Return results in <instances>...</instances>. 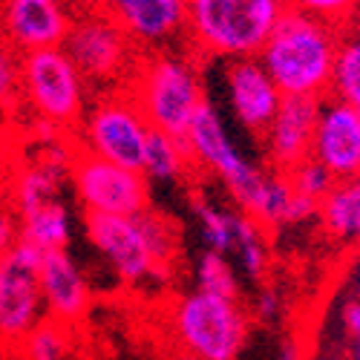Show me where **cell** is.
I'll list each match as a JSON object with an SVG mask.
<instances>
[{
  "label": "cell",
  "mask_w": 360,
  "mask_h": 360,
  "mask_svg": "<svg viewBox=\"0 0 360 360\" xmlns=\"http://www.w3.org/2000/svg\"><path fill=\"white\" fill-rule=\"evenodd\" d=\"M340 29L306 12L285 9L268 35L257 61L271 75L283 96L326 98L332 93V72Z\"/></svg>",
  "instance_id": "6da1fadb"
},
{
  "label": "cell",
  "mask_w": 360,
  "mask_h": 360,
  "mask_svg": "<svg viewBox=\"0 0 360 360\" xmlns=\"http://www.w3.org/2000/svg\"><path fill=\"white\" fill-rule=\"evenodd\" d=\"M86 236L122 283H144L167 274L179 251L176 225L144 207L133 217L86 214Z\"/></svg>",
  "instance_id": "7a4b0ae2"
},
{
  "label": "cell",
  "mask_w": 360,
  "mask_h": 360,
  "mask_svg": "<svg viewBox=\"0 0 360 360\" xmlns=\"http://www.w3.org/2000/svg\"><path fill=\"white\" fill-rule=\"evenodd\" d=\"M285 9V0H188L185 29L214 58H257Z\"/></svg>",
  "instance_id": "3957f363"
},
{
  "label": "cell",
  "mask_w": 360,
  "mask_h": 360,
  "mask_svg": "<svg viewBox=\"0 0 360 360\" xmlns=\"http://www.w3.org/2000/svg\"><path fill=\"white\" fill-rule=\"evenodd\" d=\"M130 72L127 93L139 104L147 124L170 136H182L193 112L205 104L196 67L182 55L156 52Z\"/></svg>",
  "instance_id": "277c9868"
},
{
  "label": "cell",
  "mask_w": 360,
  "mask_h": 360,
  "mask_svg": "<svg viewBox=\"0 0 360 360\" xmlns=\"http://www.w3.org/2000/svg\"><path fill=\"white\" fill-rule=\"evenodd\" d=\"M170 328L179 349L199 360H236L251 320L239 300L191 291L173 303Z\"/></svg>",
  "instance_id": "5b68a950"
},
{
  "label": "cell",
  "mask_w": 360,
  "mask_h": 360,
  "mask_svg": "<svg viewBox=\"0 0 360 360\" xmlns=\"http://www.w3.org/2000/svg\"><path fill=\"white\" fill-rule=\"evenodd\" d=\"M20 98L38 122L58 130L78 127L86 101V81L61 46L20 55Z\"/></svg>",
  "instance_id": "8992f818"
},
{
  "label": "cell",
  "mask_w": 360,
  "mask_h": 360,
  "mask_svg": "<svg viewBox=\"0 0 360 360\" xmlns=\"http://www.w3.org/2000/svg\"><path fill=\"white\" fill-rule=\"evenodd\" d=\"M182 141L188 150L191 167H202L207 173H214L217 179H222L231 199L236 202L239 211H243L245 202L251 199V193L259 185L262 170L254 167L239 153V147L233 144V139L228 136V130L222 124V115L207 101L193 112L191 124L182 133Z\"/></svg>",
  "instance_id": "52a82bcc"
},
{
  "label": "cell",
  "mask_w": 360,
  "mask_h": 360,
  "mask_svg": "<svg viewBox=\"0 0 360 360\" xmlns=\"http://www.w3.org/2000/svg\"><path fill=\"white\" fill-rule=\"evenodd\" d=\"M147 133L150 124L130 93H112L101 98L78 122L81 150L130 170H141Z\"/></svg>",
  "instance_id": "ba28073f"
},
{
  "label": "cell",
  "mask_w": 360,
  "mask_h": 360,
  "mask_svg": "<svg viewBox=\"0 0 360 360\" xmlns=\"http://www.w3.org/2000/svg\"><path fill=\"white\" fill-rule=\"evenodd\" d=\"M70 182L86 214L133 217L150 205V182L141 170H130L75 150L70 159Z\"/></svg>",
  "instance_id": "9c48e42d"
},
{
  "label": "cell",
  "mask_w": 360,
  "mask_h": 360,
  "mask_svg": "<svg viewBox=\"0 0 360 360\" xmlns=\"http://www.w3.org/2000/svg\"><path fill=\"white\" fill-rule=\"evenodd\" d=\"M61 49L86 84H112L133 70V41L107 12L72 18Z\"/></svg>",
  "instance_id": "30bf717a"
},
{
  "label": "cell",
  "mask_w": 360,
  "mask_h": 360,
  "mask_svg": "<svg viewBox=\"0 0 360 360\" xmlns=\"http://www.w3.org/2000/svg\"><path fill=\"white\" fill-rule=\"evenodd\" d=\"M41 259L44 251L23 239L0 257V340L20 343L46 317L38 285Z\"/></svg>",
  "instance_id": "8fae6325"
},
{
  "label": "cell",
  "mask_w": 360,
  "mask_h": 360,
  "mask_svg": "<svg viewBox=\"0 0 360 360\" xmlns=\"http://www.w3.org/2000/svg\"><path fill=\"white\" fill-rule=\"evenodd\" d=\"M338 182H349L360 173V110L338 96L320 98L311 153Z\"/></svg>",
  "instance_id": "7c38bea8"
},
{
  "label": "cell",
  "mask_w": 360,
  "mask_h": 360,
  "mask_svg": "<svg viewBox=\"0 0 360 360\" xmlns=\"http://www.w3.org/2000/svg\"><path fill=\"white\" fill-rule=\"evenodd\" d=\"M225 93L231 112L248 133L262 136L283 101V93L257 58H233L225 67Z\"/></svg>",
  "instance_id": "4fadbf2b"
},
{
  "label": "cell",
  "mask_w": 360,
  "mask_h": 360,
  "mask_svg": "<svg viewBox=\"0 0 360 360\" xmlns=\"http://www.w3.org/2000/svg\"><path fill=\"white\" fill-rule=\"evenodd\" d=\"M6 29V46L18 55L55 49L70 32V12L61 0H6L0 4Z\"/></svg>",
  "instance_id": "5bb4252c"
},
{
  "label": "cell",
  "mask_w": 360,
  "mask_h": 360,
  "mask_svg": "<svg viewBox=\"0 0 360 360\" xmlns=\"http://www.w3.org/2000/svg\"><path fill=\"white\" fill-rule=\"evenodd\" d=\"M317 98H297V96H283L271 124L265 127V153L268 165L274 170L288 173L300 162H306L311 153V136L317 124Z\"/></svg>",
  "instance_id": "9a60e30c"
},
{
  "label": "cell",
  "mask_w": 360,
  "mask_h": 360,
  "mask_svg": "<svg viewBox=\"0 0 360 360\" xmlns=\"http://www.w3.org/2000/svg\"><path fill=\"white\" fill-rule=\"evenodd\" d=\"M133 46L162 49L179 32H185L188 0H107L104 9Z\"/></svg>",
  "instance_id": "2e32d148"
},
{
  "label": "cell",
  "mask_w": 360,
  "mask_h": 360,
  "mask_svg": "<svg viewBox=\"0 0 360 360\" xmlns=\"http://www.w3.org/2000/svg\"><path fill=\"white\" fill-rule=\"evenodd\" d=\"M38 285L46 317L64 326H75L89 311V300H93L89 283L75 265V259L67 254V248L44 254L38 268Z\"/></svg>",
  "instance_id": "e0dca14e"
},
{
  "label": "cell",
  "mask_w": 360,
  "mask_h": 360,
  "mask_svg": "<svg viewBox=\"0 0 360 360\" xmlns=\"http://www.w3.org/2000/svg\"><path fill=\"white\" fill-rule=\"evenodd\" d=\"M70 159H67V150L61 147V141H52V150H46L44 156L20 167L15 173V182L9 191V211L15 217H20L44 202L58 199L64 176H70Z\"/></svg>",
  "instance_id": "ac0fdd59"
},
{
  "label": "cell",
  "mask_w": 360,
  "mask_h": 360,
  "mask_svg": "<svg viewBox=\"0 0 360 360\" xmlns=\"http://www.w3.org/2000/svg\"><path fill=\"white\" fill-rule=\"evenodd\" d=\"M18 231H20L23 243L41 248L44 254L46 251H64L70 236H72L70 207L61 199L44 202V205L18 217Z\"/></svg>",
  "instance_id": "d6986e66"
},
{
  "label": "cell",
  "mask_w": 360,
  "mask_h": 360,
  "mask_svg": "<svg viewBox=\"0 0 360 360\" xmlns=\"http://www.w3.org/2000/svg\"><path fill=\"white\" fill-rule=\"evenodd\" d=\"M191 170V159L182 136H170L162 130L150 127L147 141H144V156H141V173L156 182H176Z\"/></svg>",
  "instance_id": "ffe728a7"
},
{
  "label": "cell",
  "mask_w": 360,
  "mask_h": 360,
  "mask_svg": "<svg viewBox=\"0 0 360 360\" xmlns=\"http://www.w3.org/2000/svg\"><path fill=\"white\" fill-rule=\"evenodd\" d=\"M323 228L340 243H360V199L352 182H335L314 211Z\"/></svg>",
  "instance_id": "44dd1931"
},
{
  "label": "cell",
  "mask_w": 360,
  "mask_h": 360,
  "mask_svg": "<svg viewBox=\"0 0 360 360\" xmlns=\"http://www.w3.org/2000/svg\"><path fill=\"white\" fill-rule=\"evenodd\" d=\"M231 254H236L239 268L245 271V277L262 280L265 271H268V262H271V251H268V243H265V228H259L245 214H236Z\"/></svg>",
  "instance_id": "7402d4cb"
},
{
  "label": "cell",
  "mask_w": 360,
  "mask_h": 360,
  "mask_svg": "<svg viewBox=\"0 0 360 360\" xmlns=\"http://www.w3.org/2000/svg\"><path fill=\"white\" fill-rule=\"evenodd\" d=\"M332 96L360 110V29H352L346 35L340 32L332 72Z\"/></svg>",
  "instance_id": "603a6c76"
},
{
  "label": "cell",
  "mask_w": 360,
  "mask_h": 360,
  "mask_svg": "<svg viewBox=\"0 0 360 360\" xmlns=\"http://www.w3.org/2000/svg\"><path fill=\"white\" fill-rule=\"evenodd\" d=\"M18 346L23 360H67L72 349V326L44 317Z\"/></svg>",
  "instance_id": "cb8c5ba5"
},
{
  "label": "cell",
  "mask_w": 360,
  "mask_h": 360,
  "mask_svg": "<svg viewBox=\"0 0 360 360\" xmlns=\"http://www.w3.org/2000/svg\"><path fill=\"white\" fill-rule=\"evenodd\" d=\"M196 291L214 294V297H228L239 300V280H236V268L225 254L207 251L199 257L196 265Z\"/></svg>",
  "instance_id": "d4e9b609"
},
{
  "label": "cell",
  "mask_w": 360,
  "mask_h": 360,
  "mask_svg": "<svg viewBox=\"0 0 360 360\" xmlns=\"http://www.w3.org/2000/svg\"><path fill=\"white\" fill-rule=\"evenodd\" d=\"M193 211H196L202 236L207 243V251H217V254L228 257L231 248H233V219H236V214L222 211V207H217L214 202H207L205 196L193 199Z\"/></svg>",
  "instance_id": "484cf974"
},
{
  "label": "cell",
  "mask_w": 360,
  "mask_h": 360,
  "mask_svg": "<svg viewBox=\"0 0 360 360\" xmlns=\"http://www.w3.org/2000/svg\"><path fill=\"white\" fill-rule=\"evenodd\" d=\"M288 182H291V188H294V193H300L303 199H311L314 205L335 188V182L338 179L328 173L320 162H314L311 156L306 159V162H300L297 167H291L288 170Z\"/></svg>",
  "instance_id": "4316f807"
},
{
  "label": "cell",
  "mask_w": 360,
  "mask_h": 360,
  "mask_svg": "<svg viewBox=\"0 0 360 360\" xmlns=\"http://www.w3.org/2000/svg\"><path fill=\"white\" fill-rule=\"evenodd\" d=\"M288 9L306 12L311 18H320L332 26H343L346 20H352L360 9V0H285Z\"/></svg>",
  "instance_id": "83f0119b"
},
{
  "label": "cell",
  "mask_w": 360,
  "mask_h": 360,
  "mask_svg": "<svg viewBox=\"0 0 360 360\" xmlns=\"http://www.w3.org/2000/svg\"><path fill=\"white\" fill-rule=\"evenodd\" d=\"M20 98V55L9 46H0V110L15 107Z\"/></svg>",
  "instance_id": "f1b7e54d"
},
{
  "label": "cell",
  "mask_w": 360,
  "mask_h": 360,
  "mask_svg": "<svg viewBox=\"0 0 360 360\" xmlns=\"http://www.w3.org/2000/svg\"><path fill=\"white\" fill-rule=\"evenodd\" d=\"M18 239H20L18 217L9 211V207H0V257H4L6 251H12Z\"/></svg>",
  "instance_id": "f546056e"
},
{
  "label": "cell",
  "mask_w": 360,
  "mask_h": 360,
  "mask_svg": "<svg viewBox=\"0 0 360 360\" xmlns=\"http://www.w3.org/2000/svg\"><path fill=\"white\" fill-rule=\"evenodd\" d=\"M257 317L262 323H274L280 317V294L274 288H265L259 297H257Z\"/></svg>",
  "instance_id": "4dcf8cb0"
},
{
  "label": "cell",
  "mask_w": 360,
  "mask_h": 360,
  "mask_svg": "<svg viewBox=\"0 0 360 360\" xmlns=\"http://www.w3.org/2000/svg\"><path fill=\"white\" fill-rule=\"evenodd\" d=\"M277 360H303V349H300V343H297L294 338H288V340L280 346Z\"/></svg>",
  "instance_id": "1f68e13d"
},
{
  "label": "cell",
  "mask_w": 360,
  "mask_h": 360,
  "mask_svg": "<svg viewBox=\"0 0 360 360\" xmlns=\"http://www.w3.org/2000/svg\"><path fill=\"white\" fill-rule=\"evenodd\" d=\"M352 343H354V360H360V323L352 328Z\"/></svg>",
  "instance_id": "d6a6232c"
},
{
  "label": "cell",
  "mask_w": 360,
  "mask_h": 360,
  "mask_svg": "<svg viewBox=\"0 0 360 360\" xmlns=\"http://www.w3.org/2000/svg\"><path fill=\"white\" fill-rule=\"evenodd\" d=\"M6 150H9V139H6L4 127H0V162H4V159H6Z\"/></svg>",
  "instance_id": "836d02e7"
},
{
  "label": "cell",
  "mask_w": 360,
  "mask_h": 360,
  "mask_svg": "<svg viewBox=\"0 0 360 360\" xmlns=\"http://www.w3.org/2000/svg\"><path fill=\"white\" fill-rule=\"evenodd\" d=\"M167 360H199V357H193V354H188V352H182V349H176Z\"/></svg>",
  "instance_id": "e575fe53"
},
{
  "label": "cell",
  "mask_w": 360,
  "mask_h": 360,
  "mask_svg": "<svg viewBox=\"0 0 360 360\" xmlns=\"http://www.w3.org/2000/svg\"><path fill=\"white\" fill-rule=\"evenodd\" d=\"M0 46H6V29H4V15H0Z\"/></svg>",
  "instance_id": "d590c367"
},
{
  "label": "cell",
  "mask_w": 360,
  "mask_h": 360,
  "mask_svg": "<svg viewBox=\"0 0 360 360\" xmlns=\"http://www.w3.org/2000/svg\"><path fill=\"white\" fill-rule=\"evenodd\" d=\"M349 182H352V185H354V191H357V199H360V173H357V176H354V179H349Z\"/></svg>",
  "instance_id": "8d00e7d4"
},
{
  "label": "cell",
  "mask_w": 360,
  "mask_h": 360,
  "mask_svg": "<svg viewBox=\"0 0 360 360\" xmlns=\"http://www.w3.org/2000/svg\"><path fill=\"white\" fill-rule=\"evenodd\" d=\"M0 4H6V0H0Z\"/></svg>",
  "instance_id": "74e56055"
}]
</instances>
